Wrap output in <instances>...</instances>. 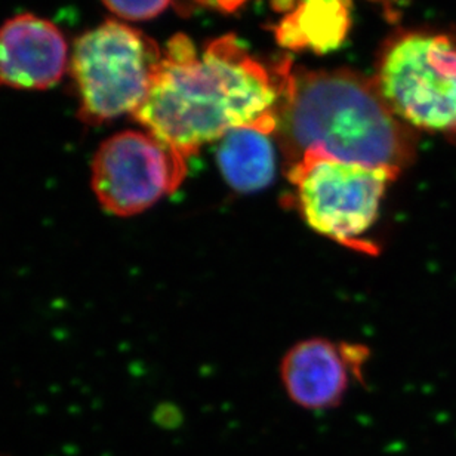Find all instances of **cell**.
I'll use <instances>...</instances> for the list:
<instances>
[{
	"label": "cell",
	"instance_id": "cell-12",
	"mask_svg": "<svg viewBox=\"0 0 456 456\" xmlns=\"http://www.w3.org/2000/svg\"><path fill=\"white\" fill-rule=\"evenodd\" d=\"M246 0H216V4L225 12H234L236 9L240 8Z\"/></svg>",
	"mask_w": 456,
	"mask_h": 456
},
{
	"label": "cell",
	"instance_id": "cell-14",
	"mask_svg": "<svg viewBox=\"0 0 456 456\" xmlns=\"http://www.w3.org/2000/svg\"><path fill=\"white\" fill-rule=\"evenodd\" d=\"M193 2H196V4H205L208 0H193Z\"/></svg>",
	"mask_w": 456,
	"mask_h": 456
},
{
	"label": "cell",
	"instance_id": "cell-10",
	"mask_svg": "<svg viewBox=\"0 0 456 456\" xmlns=\"http://www.w3.org/2000/svg\"><path fill=\"white\" fill-rule=\"evenodd\" d=\"M272 134L258 127H236L221 138L218 167L228 185L239 193H254L272 184L276 175V150Z\"/></svg>",
	"mask_w": 456,
	"mask_h": 456
},
{
	"label": "cell",
	"instance_id": "cell-7",
	"mask_svg": "<svg viewBox=\"0 0 456 456\" xmlns=\"http://www.w3.org/2000/svg\"><path fill=\"white\" fill-rule=\"evenodd\" d=\"M66 36L53 21L20 13L0 26V86L45 91L62 79L70 66Z\"/></svg>",
	"mask_w": 456,
	"mask_h": 456
},
{
	"label": "cell",
	"instance_id": "cell-3",
	"mask_svg": "<svg viewBox=\"0 0 456 456\" xmlns=\"http://www.w3.org/2000/svg\"><path fill=\"white\" fill-rule=\"evenodd\" d=\"M372 80L388 109L413 131L456 142V36L397 31L384 44Z\"/></svg>",
	"mask_w": 456,
	"mask_h": 456
},
{
	"label": "cell",
	"instance_id": "cell-2",
	"mask_svg": "<svg viewBox=\"0 0 456 456\" xmlns=\"http://www.w3.org/2000/svg\"><path fill=\"white\" fill-rule=\"evenodd\" d=\"M276 134L288 167L314 153L399 175L417 151L412 127L388 109L372 79L350 69H289Z\"/></svg>",
	"mask_w": 456,
	"mask_h": 456
},
{
	"label": "cell",
	"instance_id": "cell-1",
	"mask_svg": "<svg viewBox=\"0 0 456 456\" xmlns=\"http://www.w3.org/2000/svg\"><path fill=\"white\" fill-rule=\"evenodd\" d=\"M289 69L288 60L267 69L232 35L211 42L200 57L187 36L176 35L132 118L185 160L236 127L273 135Z\"/></svg>",
	"mask_w": 456,
	"mask_h": 456
},
{
	"label": "cell",
	"instance_id": "cell-9",
	"mask_svg": "<svg viewBox=\"0 0 456 456\" xmlns=\"http://www.w3.org/2000/svg\"><path fill=\"white\" fill-rule=\"evenodd\" d=\"M350 26V0H299L279 22L276 37L289 51L328 53L344 44Z\"/></svg>",
	"mask_w": 456,
	"mask_h": 456
},
{
	"label": "cell",
	"instance_id": "cell-6",
	"mask_svg": "<svg viewBox=\"0 0 456 456\" xmlns=\"http://www.w3.org/2000/svg\"><path fill=\"white\" fill-rule=\"evenodd\" d=\"M187 160L145 131L107 138L94 156L91 184L102 209L134 216L180 187Z\"/></svg>",
	"mask_w": 456,
	"mask_h": 456
},
{
	"label": "cell",
	"instance_id": "cell-13",
	"mask_svg": "<svg viewBox=\"0 0 456 456\" xmlns=\"http://www.w3.org/2000/svg\"><path fill=\"white\" fill-rule=\"evenodd\" d=\"M273 4H274V8L277 11H285V9H289L290 12L294 11L295 6L294 0H273Z\"/></svg>",
	"mask_w": 456,
	"mask_h": 456
},
{
	"label": "cell",
	"instance_id": "cell-8",
	"mask_svg": "<svg viewBox=\"0 0 456 456\" xmlns=\"http://www.w3.org/2000/svg\"><path fill=\"white\" fill-rule=\"evenodd\" d=\"M368 350L312 338L292 346L281 362V381L290 400L310 411L341 403L353 378H360Z\"/></svg>",
	"mask_w": 456,
	"mask_h": 456
},
{
	"label": "cell",
	"instance_id": "cell-5",
	"mask_svg": "<svg viewBox=\"0 0 456 456\" xmlns=\"http://www.w3.org/2000/svg\"><path fill=\"white\" fill-rule=\"evenodd\" d=\"M286 171L294 185L295 207L313 230L348 248L372 252L363 236L377 223L387 187L399 175L314 153Z\"/></svg>",
	"mask_w": 456,
	"mask_h": 456
},
{
	"label": "cell",
	"instance_id": "cell-11",
	"mask_svg": "<svg viewBox=\"0 0 456 456\" xmlns=\"http://www.w3.org/2000/svg\"><path fill=\"white\" fill-rule=\"evenodd\" d=\"M113 15L126 21H145L158 17L172 0H102Z\"/></svg>",
	"mask_w": 456,
	"mask_h": 456
},
{
	"label": "cell",
	"instance_id": "cell-4",
	"mask_svg": "<svg viewBox=\"0 0 456 456\" xmlns=\"http://www.w3.org/2000/svg\"><path fill=\"white\" fill-rule=\"evenodd\" d=\"M162 53L151 37L116 20L80 36L69 66L80 120L97 126L135 113L151 88Z\"/></svg>",
	"mask_w": 456,
	"mask_h": 456
}]
</instances>
